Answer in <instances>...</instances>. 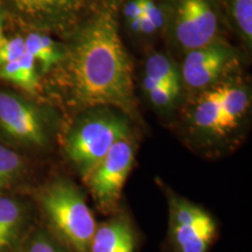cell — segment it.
Returning <instances> with one entry per match:
<instances>
[{"instance_id":"cell-1","label":"cell","mask_w":252,"mask_h":252,"mask_svg":"<svg viewBox=\"0 0 252 252\" xmlns=\"http://www.w3.org/2000/svg\"><path fill=\"white\" fill-rule=\"evenodd\" d=\"M61 64L65 87L80 105L108 106L132 117L137 115L132 63L110 7L77 27Z\"/></svg>"},{"instance_id":"cell-2","label":"cell","mask_w":252,"mask_h":252,"mask_svg":"<svg viewBox=\"0 0 252 252\" xmlns=\"http://www.w3.org/2000/svg\"><path fill=\"white\" fill-rule=\"evenodd\" d=\"M91 109L75 122L64 143L68 159L83 178L113 145L131 133L130 124L123 112L108 106Z\"/></svg>"},{"instance_id":"cell-3","label":"cell","mask_w":252,"mask_h":252,"mask_svg":"<svg viewBox=\"0 0 252 252\" xmlns=\"http://www.w3.org/2000/svg\"><path fill=\"white\" fill-rule=\"evenodd\" d=\"M42 210L53 228L75 252H89L96 220L76 185L60 179L39 194Z\"/></svg>"},{"instance_id":"cell-4","label":"cell","mask_w":252,"mask_h":252,"mask_svg":"<svg viewBox=\"0 0 252 252\" xmlns=\"http://www.w3.org/2000/svg\"><path fill=\"white\" fill-rule=\"evenodd\" d=\"M94 0H0L19 24L39 33H74Z\"/></svg>"},{"instance_id":"cell-5","label":"cell","mask_w":252,"mask_h":252,"mask_svg":"<svg viewBox=\"0 0 252 252\" xmlns=\"http://www.w3.org/2000/svg\"><path fill=\"white\" fill-rule=\"evenodd\" d=\"M166 21L174 40L187 52L216 41L219 15L213 0H169Z\"/></svg>"},{"instance_id":"cell-6","label":"cell","mask_w":252,"mask_h":252,"mask_svg":"<svg viewBox=\"0 0 252 252\" xmlns=\"http://www.w3.org/2000/svg\"><path fill=\"white\" fill-rule=\"evenodd\" d=\"M134 145L130 137L118 140L86 179L94 202L104 210L112 209L122 196L123 188L134 163Z\"/></svg>"},{"instance_id":"cell-7","label":"cell","mask_w":252,"mask_h":252,"mask_svg":"<svg viewBox=\"0 0 252 252\" xmlns=\"http://www.w3.org/2000/svg\"><path fill=\"white\" fill-rule=\"evenodd\" d=\"M215 235L210 214L185 198L171 196L169 237L176 252H207Z\"/></svg>"},{"instance_id":"cell-8","label":"cell","mask_w":252,"mask_h":252,"mask_svg":"<svg viewBox=\"0 0 252 252\" xmlns=\"http://www.w3.org/2000/svg\"><path fill=\"white\" fill-rule=\"evenodd\" d=\"M0 130L28 146L43 147L48 143V121L42 110L9 91H0Z\"/></svg>"},{"instance_id":"cell-9","label":"cell","mask_w":252,"mask_h":252,"mask_svg":"<svg viewBox=\"0 0 252 252\" xmlns=\"http://www.w3.org/2000/svg\"><path fill=\"white\" fill-rule=\"evenodd\" d=\"M232 58L231 49L219 41L189 50L182 68L186 84L191 89L209 87L220 76Z\"/></svg>"},{"instance_id":"cell-10","label":"cell","mask_w":252,"mask_h":252,"mask_svg":"<svg viewBox=\"0 0 252 252\" xmlns=\"http://www.w3.org/2000/svg\"><path fill=\"white\" fill-rule=\"evenodd\" d=\"M134 230L124 217H115L96 226L89 252H135Z\"/></svg>"},{"instance_id":"cell-11","label":"cell","mask_w":252,"mask_h":252,"mask_svg":"<svg viewBox=\"0 0 252 252\" xmlns=\"http://www.w3.org/2000/svg\"><path fill=\"white\" fill-rule=\"evenodd\" d=\"M26 220V207L21 201L0 196V252H9L19 243Z\"/></svg>"},{"instance_id":"cell-12","label":"cell","mask_w":252,"mask_h":252,"mask_svg":"<svg viewBox=\"0 0 252 252\" xmlns=\"http://www.w3.org/2000/svg\"><path fill=\"white\" fill-rule=\"evenodd\" d=\"M193 119L198 128L210 133L224 134L230 131L219 87L206 91L198 97Z\"/></svg>"},{"instance_id":"cell-13","label":"cell","mask_w":252,"mask_h":252,"mask_svg":"<svg viewBox=\"0 0 252 252\" xmlns=\"http://www.w3.org/2000/svg\"><path fill=\"white\" fill-rule=\"evenodd\" d=\"M24 40L26 53L40 63L43 72H48L64 59L65 47L45 33L32 32Z\"/></svg>"},{"instance_id":"cell-14","label":"cell","mask_w":252,"mask_h":252,"mask_svg":"<svg viewBox=\"0 0 252 252\" xmlns=\"http://www.w3.org/2000/svg\"><path fill=\"white\" fill-rule=\"evenodd\" d=\"M158 87L180 88V75L173 61L161 53H154L147 59L143 88L147 93Z\"/></svg>"},{"instance_id":"cell-15","label":"cell","mask_w":252,"mask_h":252,"mask_svg":"<svg viewBox=\"0 0 252 252\" xmlns=\"http://www.w3.org/2000/svg\"><path fill=\"white\" fill-rule=\"evenodd\" d=\"M222 96V104L224 109L226 122L229 128L232 130L237 126L238 122L244 117L248 111L250 99L249 94L244 88L234 86L219 87Z\"/></svg>"},{"instance_id":"cell-16","label":"cell","mask_w":252,"mask_h":252,"mask_svg":"<svg viewBox=\"0 0 252 252\" xmlns=\"http://www.w3.org/2000/svg\"><path fill=\"white\" fill-rule=\"evenodd\" d=\"M25 171V161L20 154L0 145V188L13 184Z\"/></svg>"},{"instance_id":"cell-17","label":"cell","mask_w":252,"mask_h":252,"mask_svg":"<svg viewBox=\"0 0 252 252\" xmlns=\"http://www.w3.org/2000/svg\"><path fill=\"white\" fill-rule=\"evenodd\" d=\"M232 15L236 26L245 41L251 45L252 40V0H231Z\"/></svg>"},{"instance_id":"cell-18","label":"cell","mask_w":252,"mask_h":252,"mask_svg":"<svg viewBox=\"0 0 252 252\" xmlns=\"http://www.w3.org/2000/svg\"><path fill=\"white\" fill-rule=\"evenodd\" d=\"M20 64V84L19 88L30 94H35L39 88V78L36 74L35 60L27 53L19 59Z\"/></svg>"},{"instance_id":"cell-19","label":"cell","mask_w":252,"mask_h":252,"mask_svg":"<svg viewBox=\"0 0 252 252\" xmlns=\"http://www.w3.org/2000/svg\"><path fill=\"white\" fill-rule=\"evenodd\" d=\"M20 252H64L58 242L43 230H37L25 242Z\"/></svg>"},{"instance_id":"cell-20","label":"cell","mask_w":252,"mask_h":252,"mask_svg":"<svg viewBox=\"0 0 252 252\" xmlns=\"http://www.w3.org/2000/svg\"><path fill=\"white\" fill-rule=\"evenodd\" d=\"M26 53L24 37L17 36L13 39H4L0 43V65L8 62L18 61Z\"/></svg>"},{"instance_id":"cell-21","label":"cell","mask_w":252,"mask_h":252,"mask_svg":"<svg viewBox=\"0 0 252 252\" xmlns=\"http://www.w3.org/2000/svg\"><path fill=\"white\" fill-rule=\"evenodd\" d=\"M180 93V88L175 87H158L147 93L150 100L158 108H166L171 105Z\"/></svg>"},{"instance_id":"cell-22","label":"cell","mask_w":252,"mask_h":252,"mask_svg":"<svg viewBox=\"0 0 252 252\" xmlns=\"http://www.w3.org/2000/svg\"><path fill=\"white\" fill-rule=\"evenodd\" d=\"M0 80L12 82V83L19 87V84H20V64H19V60L0 65Z\"/></svg>"},{"instance_id":"cell-23","label":"cell","mask_w":252,"mask_h":252,"mask_svg":"<svg viewBox=\"0 0 252 252\" xmlns=\"http://www.w3.org/2000/svg\"><path fill=\"white\" fill-rule=\"evenodd\" d=\"M124 14L125 17L128 19V21L132 19H135L141 15V8H140V2L139 0H131L124 8Z\"/></svg>"},{"instance_id":"cell-24","label":"cell","mask_w":252,"mask_h":252,"mask_svg":"<svg viewBox=\"0 0 252 252\" xmlns=\"http://www.w3.org/2000/svg\"><path fill=\"white\" fill-rule=\"evenodd\" d=\"M158 28L156 25L147 15H140V33L144 34H152L157 32Z\"/></svg>"},{"instance_id":"cell-25","label":"cell","mask_w":252,"mask_h":252,"mask_svg":"<svg viewBox=\"0 0 252 252\" xmlns=\"http://www.w3.org/2000/svg\"><path fill=\"white\" fill-rule=\"evenodd\" d=\"M130 23V28L135 33H140V17L132 19V20L128 21Z\"/></svg>"},{"instance_id":"cell-26","label":"cell","mask_w":252,"mask_h":252,"mask_svg":"<svg viewBox=\"0 0 252 252\" xmlns=\"http://www.w3.org/2000/svg\"><path fill=\"white\" fill-rule=\"evenodd\" d=\"M4 17V14H2V11L0 9V43H1V41L4 40V36H2V18Z\"/></svg>"}]
</instances>
